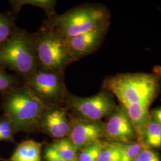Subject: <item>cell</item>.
I'll return each mask as SVG.
<instances>
[{"instance_id": "6da1fadb", "label": "cell", "mask_w": 161, "mask_h": 161, "mask_svg": "<svg viewBox=\"0 0 161 161\" xmlns=\"http://www.w3.org/2000/svg\"><path fill=\"white\" fill-rule=\"evenodd\" d=\"M1 107L11 122L14 133L38 128L45 106L24 84L1 94Z\"/></svg>"}, {"instance_id": "7a4b0ae2", "label": "cell", "mask_w": 161, "mask_h": 161, "mask_svg": "<svg viewBox=\"0 0 161 161\" xmlns=\"http://www.w3.org/2000/svg\"><path fill=\"white\" fill-rule=\"evenodd\" d=\"M102 86L122 105L139 103L149 106L158 93L160 82L152 74H123L108 77Z\"/></svg>"}, {"instance_id": "3957f363", "label": "cell", "mask_w": 161, "mask_h": 161, "mask_svg": "<svg viewBox=\"0 0 161 161\" xmlns=\"http://www.w3.org/2000/svg\"><path fill=\"white\" fill-rule=\"evenodd\" d=\"M45 23L68 38L109 27L110 14L103 6L83 5L48 18Z\"/></svg>"}, {"instance_id": "277c9868", "label": "cell", "mask_w": 161, "mask_h": 161, "mask_svg": "<svg viewBox=\"0 0 161 161\" xmlns=\"http://www.w3.org/2000/svg\"><path fill=\"white\" fill-rule=\"evenodd\" d=\"M32 34L38 69L64 72L68 66L75 62L65 38L46 23Z\"/></svg>"}, {"instance_id": "5b68a950", "label": "cell", "mask_w": 161, "mask_h": 161, "mask_svg": "<svg viewBox=\"0 0 161 161\" xmlns=\"http://www.w3.org/2000/svg\"><path fill=\"white\" fill-rule=\"evenodd\" d=\"M0 66L12 70L23 79L38 69L32 34L17 27L0 48Z\"/></svg>"}, {"instance_id": "8992f818", "label": "cell", "mask_w": 161, "mask_h": 161, "mask_svg": "<svg viewBox=\"0 0 161 161\" xmlns=\"http://www.w3.org/2000/svg\"><path fill=\"white\" fill-rule=\"evenodd\" d=\"M23 80V84L45 108L60 106L70 93L65 84L64 72L38 69Z\"/></svg>"}, {"instance_id": "52a82bcc", "label": "cell", "mask_w": 161, "mask_h": 161, "mask_svg": "<svg viewBox=\"0 0 161 161\" xmlns=\"http://www.w3.org/2000/svg\"><path fill=\"white\" fill-rule=\"evenodd\" d=\"M65 104L74 117L88 121H100L112 115L116 108L113 95L102 90L97 94L82 97L69 93Z\"/></svg>"}, {"instance_id": "ba28073f", "label": "cell", "mask_w": 161, "mask_h": 161, "mask_svg": "<svg viewBox=\"0 0 161 161\" xmlns=\"http://www.w3.org/2000/svg\"><path fill=\"white\" fill-rule=\"evenodd\" d=\"M104 136V124L101 121H88L70 118V129L67 137L77 149L102 141Z\"/></svg>"}, {"instance_id": "9c48e42d", "label": "cell", "mask_w": 161, "mask_h": 161, "mask_svg": "<svg viewBox=\"0 0 161 161\" xmlns=\"http://www.w3.org/2000/svg\"><path fill=\"white\" fill-rule=\"evenodd\" d=\"M104 124V136L114 142L132 143L136 137L126 110L121 105L116 107L114 113Z\"/></svg>"}, {"instance_id": "30bf717a", "label": "cell", "mask_w": 161, "mask_h": 161, "mask_svg": "<svg viewBox=\"0 0 161 161\" xmlns=\"http://www.w3.org/2000/svg\"><path fill=\"white\" fill-rule=\"evenodd\" d=\"M109 27L96 29L66 39L69 53L74 62L93 53L101 45Z\"/></svg>"}, {"instance_id": "8fae6325", "label": "cell", "mask_w": 161, "mask_h": 161, "mask_svg": "<svg viewBox=\"0 0 161 161\" xmlns=\"http://www.w3.org/2000/svg\"><path fill=\"white\" fill-rule=\"evenodd\" d=\"M67 112V109L61 106L46 108L38 128L53 138L67 137L70 129V118Z\"/></svg>"}, {"instance_id": "7c38bea8", "label": "cell", "mask_w": 161, "mask_h": 161, "mask_svg": "<svg viewBox=\"0 0 161 161\" xmlns=\"http://www.w3.org/2000/svg\"><path fill=\"white\" fill-rule=\"evenodd\" d=\"M122 106L131 121L138 142L143 143L144 130L151 118V115L148 110L149 106L139 103L128 104Z\"/></svg>"}, {"instance_id": "4fadbf2b", "label": "cell", "mask_w": 161, "mask_h": 161, "mask_svg": "<svg viewBox=\"0 0 161 161\" xmlns=\"http://www.w3.org/2000/svg\"><path fill=\"white\" fill-rule=\"evenodd\" d=\"M43 143L27 140L17 146L8 161H41V150Z\"/></svg>"}, {"instance_id": "5bb4252c", "label": "cell", "mask_w": 161, "mask_h": 161, "mask_svg": "<svg viewBox=\"0 0 161 161\" xmlns=\"http://www.w3.org/2000/svg\"><path fill=\"white\" fill-rule=\"evenodd\" d=\"M11 5L12 13L17 14L25 5H31L42 8L46 13L48 17L50 18L57 14L56 12V1L54 0H13L9 1Z\"/></svg>"}, {"instance_id": "9a60e30c", "label": "cell", "mask_w": 161, "mask_h": 161, "mask_svg": "<svg viewBox=\"0 0 161 161\" xmlns=\"http://www.w3.org/2000/svg\"><path fill=\"white\" fill-rule=\"evenodd\" d=\"M49 147L59 158L67 161H78V149L68 137L58 139Z\"/></svg>"}, {"instance_id": "2e32d148", "label": "cell", "mask_w": 161, "mask_h": 161, "mask_svg": "<svg viewBox=\"0 0 161 161\" xmlns=\"http://www.w3.org/2000/svg\"><path fill=\"white\" fill-rule=\"evenodd\" d=\"M143 143L149 148L161 147V126L152 116L144 130Z\"/></svg>"}, {"instance_id": "e0dca14e", "label": "cell", "mask_w": 161, "mask_h": 161, "mask_svg": "<svg viewBox=\"0 0 161 161\" xmlns=\"http://www.w3.org/2000/svg\"><path fill=\"white\" fill-rule=\"evenodd\" d=\"M115 143L120 152V161H134L144 149L149 148L144 143L141 142Z\"/></svg>"}, {"instance_id": "ac0fdd59", "label": "cell", "mask_w": 161, "mask_h": 161, "mask_svg": "<svg viewBox=\"0 0 161 161\" xmlns=\"http://www.w3.org/2000/svg\"><path fill=\"white\" fill-rule=\"evenodd\" d=\"M16 28L12 14L0 12V48L9 40Z\"/></svg>"}, {"instance_id": "d6986e66", "label": "cell", "mask_w": 161, "mask_h": 161, "mask_svg": "<svg viewBox=\"0 0 161 161\" xmlns=\"http://www.w3.org/2000/svg\"><path fill=\"white\" fill-rule=\"evenodd\" d=\"M106 143L102 141L87 146L81 149L78 161H97L98 156Z\"/></svg>"}, {"instance_id": "ffe728a7", "label": "cell", "mask_w": 161, "mask_h": 161, "mask_svg": "<svg viewBox=\"0 0 161 161\" xmlns=\"http://www.w3.org/2000/svg\"><path fill=\"white\" fill-rule=\"evenodd\" d=\"M19 79L16 75L7 73L0 66V94H2L20 86Z\"/></svg>"}, {"instance_id": "44dd1931", "label": "cell", "mask_w": 161, "mask_h": 161, "mask_svg": "<svg viewBox=\"0 0 161 161\" xmlns=\"http://www.w3.org/2000/svg\"><path fill=\"white\" fill-rule=\"evenodd\" d=\"M121 155L115 142L106 143L98 156L97 161H120Z\"/></svg>"}, {"instance_id": "7402d4cb", "label": "cell", "mask_w": 161, "mask_h": 161, "mask_svg": "<svg viewBox=\"0 0 161 161\" xmlns=\"http://www.w3.org/2000/svg\"><path fill=\"white\" fill-rule=\"evenodd\" d=\"M134 161H161V159L155 152L150 148H146L138 155Z\"/></svg>"}, {"instance_id": "603a6c76", "label": "cell", "mask_w": 161, "mask_h": 161, "mask_svg": "<svg viewBox=\"0 0 161 161\" xmlns=\"http://www.w3.org/2000/svg\"><path fill=\"white\" fill-rule=\"evenodd\" d=\"M44 159L46 161H67L56 155L49 147L45 151Z\"/></svg>"}, {"instance_id": "cb8c5ba5", "label": "cell", "mask_w": 161, "mask_h": 161, "mask_svg": "<svg viewBox=\"0 0 161 161\" xmlns=\"http://www.w3.org/2000/svg\"><path fill=\"white\" fill-rule=\"evenodd\" d=\"M150 115L152 118L161 126V108H156L153 110Z\"/></svg>"}]
</instances>
